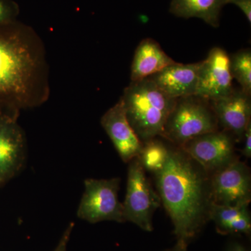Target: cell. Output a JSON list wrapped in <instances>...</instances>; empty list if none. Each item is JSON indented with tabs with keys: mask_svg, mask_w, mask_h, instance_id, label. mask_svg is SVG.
<instances>
[{
	"mask_svg": "<svg viewBox=\"0 0 251 251\" xmlns=\"http://www.w3.org/2000/svg\"><path fill=\"white\" fill-rule=\"evenodd\" d=\"M50 96L49 69L44 43L17 21L0 25V113L19 117Z\"/></svg>",
	"mask_w": 251,
	"mask_h": 251,
	"instance_id": "cell-1",
	"label": "cell"
},
{
	"mask_svg": "<svg viewBox=\"0 0 251 251\" xmlns=\"http://www.w3.org/2000/svg\"><path fill=\"white\" fill-rule=\"evenodd\" d=\"M154 175L158 196L171 217L176 241L188 244L209 221L210 175L171 143L166 164Z\"/></svg>",
	"mask_w": 251,
	"mask_h": 251,
	"instance_id": "cell-2",
	"label": "cell"
},
{
	"mask_svg": "<svg viewBox=\"0 0 251 251\" xmlns=\"http://www.w3.org/2000/svg\"><path fill=\"white\" fill-rule=\"evenodd\" d=\"M120 99L130 126L143 143L161 137L176 100L149 77L130 81Z\"/></svg>",
	"mask_w": 251,
	"mask_h": 251,
	"instance_id": "cell-3",
	"label": "cell"
},
{
	"mask_svg": "<svg viewBox=\"0 0 251 251\" xmlns=\"http://www.w3.org/2000/svg\"><path fill=\"white\" fill-rule=\"evenodd\" d=\"M219 129L210 102L192 95L176 99L161 137L180 148L193 138Z\"/></svg>",
	"mask_w": 251,
	"mask_h": 251,
	"instance_id": "cell-4",
	"label": "cell"
},
{
	"mask_svg": "<svg viewBox=\"0 0 251 251\" xmlns=\"http://www.w3.org/2000/svg\"><path fill=\"white\" fill-rule=\"evenodd\" d=\"M128 163L126 193L122 203L124 219L151 232L153 214L161 205V199L147 177L139 158L135 157Z\"/></svg>",
	"mask_w": 251,
	"mask_h": 251,
	"instance_id": "cell-5",
	"label": "cell"
},
{
	"mask_svg": "<svg viewBox=\"0 0 251 251\" xmlns=\"http://www.w3.org/2000/svg\"><path fill=\"white\" fill-rule=\"evenodd\" d=\"M120 182L118 177L85 179L77 217L92 224L105 221L125 223L123 206L118 198Z\"/></svg>",
	"mask_w": 251,
	"mask_h": 251,
	"instance_id": "cell-6",
	"label": "cell"
},
{
	"mask_svg": "<svg viewBox=\"0 0 251 251\" xmlns=\"http://www.w3.org/2000/svg\"><path fill=\"white\" fill-rule=\"evenodd\" d=\"M211 201L219 205H249L251 201L250 168L236 158L210 175Z\"/></svg>",
	"mask_w": 251,
	"mask_h": 251,
	"instance_id": "cell-7",
	"label": "cell"
},
{
	"mask_svg": "<svg viewBox=\"0 0 251 251\" xmlns=\"http://www.w3.org/2000/svg\"><path fill=\"white\" fill-rule=\"evenodd\" d=\"M236 142L233 135L219 129L193 138L180 148L210 175L237 158Z\"/></svg>",
	"mask_w": 251,
	"mask_h": 251,
	"instance_id": "cell-8",
	"label": "cell"
},
{
	"mask_svg": "<svg viewBox=\"0 0 251 251\" xmlns=\"http://www.w3.org/2000/svg\"><path fill=\"white\" fill-rule=\"evenodd\" d=\"M18 119L0 113V186L17 176L27 161V141Z\"/></svg>",
	"mask_w": 251,
	"mask_h": 251,
	"instance_id": "cell-9",
	"label": "cell"
},
{
	"mask_svg": "<svg viewBox=\"0 0 251 251\" xmlns=\"http://www.w3.org/2000/svg\"><path fill=\"white\" fill-rule=\"evenodd\" d=\"M232 80L228 54L221 48H213L201 62L195 95L209 101L224 97L234 90Z\"/></svg>",
	"mask_w": 251,
	"mask_h": 251,
	"instance_id": "cell-10",
	"label": "cell"
},
{
	"mask_svg": "<svg viewBox=\"0 0 251 251\" xmlns=\"http://www.w3.org/2000/svg\"><path fill=\"white\" fill-rule=\"evenodd\" d=\"M219 129L226 130L242 140L247 126L251 122V95L240 89H234L227 95L210 100Z\"/></svg>",
	"mask_w": 251,
	"mask_h": 251,
	"instance_id": "cell-11",
	"label": "cell"
},
{
	"mask_svg": "<svg viewBox=\"0 0 251 251\" xmlns=\"http://www.w3.org/2000/svg\"><path fill=\"white\" fill-rule=\"evenodd\" d=\"M100 125L125 163L139 156L143 143L130 126L121 99L105 112Z\"/></svg>",
	"mask_w": 251,
	"mask_h": 251,
	"instance_id": "cell-12",
	"label": "cell"
},
{
	"mask_svg": "<svg viewBox=\"0 0 251 251\" xmlns=\"http://www.w3.org/2000/svg\"><path fill=\"white\" fill-rule=\"evenodd\" d=\"M200 65L175 62L149 78L171 98L189 97L196 93Z\"/></svg>",
	"mask_w": 251,
	"mask_h": 251,
	"instance_id": "cell-13",
	"label": "cell"
},
{
	"mask_svg": "<svg viewBox=\"0 0 251 251\" xmlns=\"http://www.w3.org/2000/svg\"><path fill=\"white\" fill-rule=\"evenodd\" d=\"M175 62L157 41L147 38L135 50L130 67V80L139 81L152 76Z\"/></svg>",
	"mask_w": 251,
	"mask_h": 251,
	"instance_id": "cell-14",
	"label": "cell"
},
{
	"mask_svg": "<svg viewBox=\"0 0 251 251\" xmlns=\"http://www.w3.org/2000/svg\"><path fill=\"white\" fill-rule=\"evenodd\" d=\"M249 206L219 205L212 202L209 211V221L214 223L218 232L224 235H250L251 217Z\"/></svg>",
	"mask_w": 251,
	"mask_h": 251,
	"instance_id": "cell-15",
	"label": "cell"
},
{
	"mask_svg": "<svg viewBox=\"0 0 251 251\" xmlns=\"http://www.w3.org/2000/svg\"><path fill=\"white\" fill-rule=\"evenodd\" d=\"M224 6L225 0H172L170 12L186 19L200 18L213 27H218Z\"/></svg>",
	"mask_w": 251,
	"mask_h": 251,
	"instance_id": "cell-16",
	"label": "cell"
},
{
	"mask_svg": "<svg viewBox=\"0 0 251 251\" xmlns=\"http://www.w3.org/2000/svg\"><path fill=\"white\" fill-rule=\"evenodd\" d=\"M169 147L170 145L161 140V137L143 143V148L138 157L144 169L154 174L161 171L166 164Z\"/></svg>",
	"mask_w": 251,
	"mask_h": 251,
	"instance_id": "cell-17",
	"label": "cell"
},
{
	"mask_svg": "<svg viewBox=\"0 0 251 251\" xmlns=\"http://www.w3.org/2000/svg\"><path fill=\"white\" fill-rule=\"evenodd\" d=\"M229 69L241 90L251 95V51L242 49L229 56Z\"/></svg>",
	"mask_w": 251,
	"mask_h": 251,
	"instance_id": "cell-18",
	"label": "cell"
},
{
	"mask_svg": "<svg viewBox=\"0 0 251 251\" xmlns=\"http://www.w3.org/2000/svg\"><path fill=\"white\" fill-rule=\"evenodd\" d=\"M19 12V6L13 0H0V25L16 21Z\"/></svg>",
	"mask_w": 251,
	"mask_h": 251,
	"instance_id": "cell-19",
	"label": "cell"
},
{
	"mask_svg": "<svg viewBox=\"0 0 251 251\" xmlns=\"http://www.w3.org/2000/svg\"><path fill=\"white\" fill-rule=\"evenodd\" d=\"M226 5L232 4L238 6L244 13L249 23H251V0H225Z\"/></svg>",
	"mask_w": 251,
	"mask_h": 251,
	"instance_id": "cell-20",
	"label": "cell"
},
{
	"mask_svg": "<svg viewBox=\"0 0 251 251\" xmlns=\"http://www.w3.org/2000/svg\"><path fill=\"white\" fill-rule=\"evenodd\" d=\"M74 227V223H71V224L68 226L67 228L64 231L62 237H61L60 240H59L58 244H57V247H56L53 251H67L68 243H69V239H70Z\"/></svg>",
	"mask_w": 251,
	"mask_h": 251,
	"instance_id": "cell-21",
	"label": "cell"
},
{
	"mask_svg": "<svg viewBox=\"0 0 251 251\" xmlns=\"http://www.w3.org/2000/svg\"><path fill=\"white\" fill-rule=\"evenodd\" d=\"M244 140V148L242 152L246 158H250L251 157V122L247 126L242 139Z\"/></svg>",
	"mask_w": 251,
	"mask_h": 251,
	"instance_id": "cell-22",
	"label": "cell"
},
{
	"mask_svg": "<svg viewBox=\"0 0 251 251\" xmlns=\"http://www.w3.org/2000/svg\"><path fill=\"white\" fill-rule=\"evenodd\" d=\"M226 251H250L242 242L234 241L230 242L226 248Z\"/></svg>",
	"mask_w": 251,
	"mask_h": 251,
	"instance_id": "cell-23",
	"label": "cell"
},
{
	"mask_svg": "<svg viewBox=\"0 0 251 251\" xmlns=\"http://www.w3.org/2000/svg\"><path fill=\"white\" fill-rule=\"evenodd\" d=\"M187 243L182 242V241H176V244L174 247L171 249H167L165 251H188Z\"/></svg>",
	"mask_w": 251,
	"mask_h": 251,
	"instance_id": "cell-24",
	"label": "cell"
}]
</instances>
